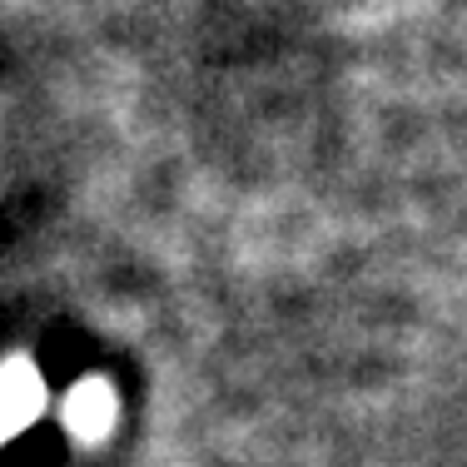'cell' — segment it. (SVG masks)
<instances>
[{
  "instance_id": "6da1fadb",
  "label": "cell",
  "mask_w": 467,
  "mask_h": 467,
  "mask_svg": "<svg viewBox=\"0 0 467 467\" xmlns=\"http://www.w3.org/2000/svg\"><path fill=\"white\" fill-rule=\"evenodd\" d=\"M65 422H70V432L99 438V432L115 422V393H109L105 383H85L80 393L70 398V408H65Z\"/></svg>"
},
{
  "instance_id": "7a4b0ae2",
  "label": "cell",
  "mask_w": 467,
  "mask_h": 467,
  "mask_svg": "<svg viewBox=\"0 0 467 467\" xmlns=\"http://www.w3.org/2000/svg\"><path fill=\"white\" fill-rule=\"evenodd\" d=\"M40 408V378L26 368V363H10V378H5V422H10V432H20L26 428V418Z\"/></svg>"
}]
</instances>
